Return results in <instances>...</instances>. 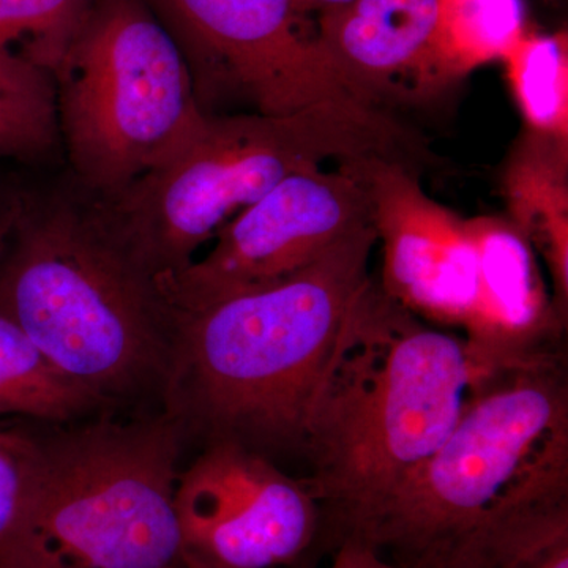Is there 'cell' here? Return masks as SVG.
I'll return each mask as SVG.
<instances>
[{"label": "cell", "mask_w": 568, "mask_h": 568, "mask_svg": "<svg viewBox=\"0 0 568 568\" xmlns=\"http://www.w3.org/2000/svg\"><path fill=\"white\" fill-rule=\"evenodd\" d=\"M0 312L108 410L163 406L181 315L108 201L69 171L22 185L0 257Z\"/></svg>", "instance_id": "1"}, {"label": "cell", "mask_w": 568, "mask_h": 568, "mask_svg": "<svg viewBox=\"0 0 568 568\" xmlns=\"http://www.w3.org/2000/svg\"><path fill=\"white\" fill-rule=\"evenodd\" d=\"M489 365L465 336L428 327L372 280L306 410V485L336 545L432 457Z\"/></svg>", "instance_id": "2"}, {"label": "cell", "mask_w": 568, "mask_h": 568, "mask_svg": "<svg viewBox=\"0 0 568 568\" xmlns=\"http://www.w3.org/2000/svg\"><path fill=\"white\" fill-rule=\"evenodd\" d=\"M376 241L368 224L282 283L182 313L163 413L183 437L302 454L306 410Z\"/></svg>", "instance_id": "3"}, {"label": "cell", "mask_w": 568, "mask_h": 568, "mask_svg": "<svg viewBox=\"0 0 568 568\" xmlns=\"http://www.w3.org/2000/svg\"><path fill=\"white\" fill-rule=\"evenodd\" d=\"M560 499L568 375L556 349L481 373L435 454L345 540L399 568H452L499 519Z\"/></svg>", "instance_id": "4"}, {"label": "cell", "mask_w": 568, "mask_h": 568, "mask_svg": "<svg viewBox=\"0 0 568 568\" xmlns=\"http://www.w3.org/2000/svg\"><path fill=\"white\" fill-rule=\"evenodd\" d=\"M31 487L0 568H183V433L166 414L31 433Z\"/></svg>", "instance_id": "5"}, {"label": "cell", "mask_w": 568, "mask_h": 568, "mask_svg": "<svg viewBox=\"0 0 568 568\" xmlns=\"http://www.w3.org/2000/svg\"><path fill=\"white\" fill-rule=\"evenodd\" d=\"M390 126L366 104L328 102L293 114L215 115L170 163L104 197L142 264L179 274L201 245L265 193L331 156L384 155Z\"/></svg>", "instance_id": "6"}, {"label": "cell", "mask_w": 568, "mask_h": 568, "mask_svg": "<svg viewBox=\"0 0 568 568\" xmlns=\"http://www.w3.org/2000/svg\"><path fill=\"white\" fill-rule=\"evenodd\" d=\"M51 74L67 171L102 197L174 160L207 114L145 0H95Z\"/></svg>", "instance_id": "7"}, {"label": "cell", "mask_w": 568, "mask_h": 568, "mask_svg": "<svg viewBox=\"0 0 568 568\" xmlns=\"http://www.w3.org/2000/svg\"><path fill=\"white\" fill-rule=\"evenodd\" d=\"M145 3L181 50L203 111L222 93H237L271 115L320 103H364L336 77L315 37L302 33L304 14L295 0Z\"/></svg>", "instance_id": "8"}, {"label": "cell", "mask_w": 568, "mask_h": 568, "mask_svg": "<svg viewBox=\"0 0 568 568\" xmlns=\"http://www.w3.org/2000/svg\"><path fill=\"white\" fill-rule=\"evenodd\" d=\"M368 224L372 201L349 163L301 171L234 216L207 256L156 280L179 315L196 312L282 283Z\"/></svg>", "instance_id": "9"}, {"label": "cell", "mask_w": 568, "mask_h": 568, "mask_svg": "<svg viewBox=\"0 0 568 568\" xmlns=\"http://www.w3.org/2000/svg\"><path fill=\"white\" fill-rule=\"evenodd\" d=\"M183 568L293 566L325 538L305 480L231 443L205 446L174 495Z\"/></svg>", "instance_id": "10"}, {"label": "cell", "mask_w": 568, "mask_h": 568, "mask_svg": "<svg viewBox=\"0 0 568 568\" xmlns=\"http://www.w3.org/2000/svg\"><path fill=\"white\" fill-rule=\"evenodd\" d=\"M365 183L384 244L383 291L435 323L463 325L477 283L469 224L426 196L402 164L384 155L346 160Z\"/></svg>", "instance_id": "11"}, {"label": "cell", "mask_w": 568, "mask_h": 568, "mask_svg": "<svg viewBox=\"0 0 568 568\" xmlns=\"http://www.w3.org/2000/svg\"><path fill=\"white\" fill-rule=\"evenodd\" d=\"M469 224L477 254L473 306L462 327L485 362L500 365L562 347V317L549 305L525 234L510 223Z\"/></svg>", "instance_id": "12"}, {"label": "cell", "mask_w": 568, "mask_h": 568, "mask_svg": "<svg viewBox=\"0 0 568 568\" xmlns=\"http://www.w3.org/2000/svg\"><path fill=\"white\" fill-rule=\"evenodd\" d=\"M439 0H351L320 13L317 47L336 77L368 104L373 89L414 71L436 24Z\"/></svg>", "instance_id": "13"}, {"label": "cell", "mask_w": 568, "mask_h": 568, "mask_svg": "<svg viewBox=\"0 0 568 568\" xmlns=\"http://www.w3.org/2000/svg\"><path fill=\"white\" fill-rule=\"evenodd\" d=\"M526 32L523 0H439L432 39L413 73L444 84L504 55Z\"/></svg>", "instance_id": "14"}, {"label": "cell", "mask_w": 568, "mask_h": 568, "mask_svg": "<svg viewBox=\"0 0 568 568\" xmlns=\"http://www.w3.org/2000/svg\"><path fill=\"white\" fill-rule=\"evenodd\" d=\"M106 410L95 395L63 375L20 325L0 312V414L63 425Z\"/></svg>", "instance_id": "15"}, {"label": "cell", "mask_w": 568, "mask_h": 568, "mask_svg": "<svg viewBox=\"0 0 568 568\" xmlns=\"http://www.w3.org/2000/svg\"><path fill=\"white\" fill-rule=\"evenodd\" d=\"M62 153L52 74L0 51V162L43 166Z\"/></svg>", "instance_id": "16"}, {"label": "cell", "mask_w": 568, "mask_h": 568, "mask_svg": "<svg viewBox=\"0 0 568 568\" xmlns=\"http://www.w3.org/2000/svg\"><path fill=\"white\" fill-rule=\"evenodd\" d=\"M454 568H568V499L499 519L474 538Z\"/></svg>", "instance_id": "17"}, {"label": "cell", "mask_w": 568, "mask_h": 568, "mask_svg": "<svg viewBox=\"0 0 568 568\" xmlns=\"http://www.w3.org/2000/svg\"><path fill=\"white\" fill-rule=\"evenodd\" d=\"M526 122L540 136L566 145L568 48L566 32H526L503 58Z\"/></svg>", "instance_id": "18"}, {"label": "cell", "mask_w": 568, "mask_h": 568, "mask_svg": "<svg viewBox=\"0 0 568 568\" xmlns=\"http://www.w3.org/2000/svg\"><path fill=\"white\" fill-rule=\"evenodd\" d=\"M95 0H0V51L54 70Z\"/></svg>", "instance_id": "19"}, {"label": "cell", "mask_w": 568, "mask_h": 568, "mask_svg": "<svg viewBox=\"0 0 568 568\" xmlns=\"http://www.w3.org/2000/svg\"><path fill=\"white\" fill-rule=\"evenodd\" d=\"M31 435L26 429H0V551L10 544L28 503L31 487Z\"/></svg>", "instance_id": "20"}, {"label": "cell", "mask_w": 568, "mask_h": 568, "mask_svg": "<svg viewBox=\"0 0 568 568\" xmlns=\"http://www.w3.org/2000/svg\"><path fill=\"white\" fill-rule=\"evenodd\" d=\"M331 568H399L375 549L357 540H343L336 545Z\"/></svg>", "instance_id": "21"}, {"label": "cell", "mask_w": 568, "mask_h": 568, "mask_svg": "<svg viewBox=\"0 0 568 568\" xmlns=\"http://www.w3.org/2000/svg\"><path fill=\"white\" fill-rule=\"evenodd\" d=\"M22 183L0 170V257L9 241L20 209Z\"/></svg>", "instance_id": "22"}, {"label": "cell", "mask_w": 568, "mask_h": 568, "mask_svg": "<svg viewBox=\"0 0 568 568\" xmlns=\"http://www.w3.org/2000/svg\"><path fill=\"white\" fill-rule=\"evenodd\" d=\"M347 2H351V0H295V6H297V10L301 11L302 14L310 13V11L323 13V11L345 6Z\"/></svg>", "instance_id": "23"}]
</instances>
